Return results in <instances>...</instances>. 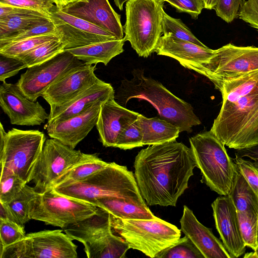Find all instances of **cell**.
Returning a JSON list of instances; mask_svg holds the SVG:
<instances>
[{"label": "cell", "instance_id": "obj_25", "mask_svg": "<svg viewBox=\"0 0 258 258\" xmlns=\"http://www.w3.org/2000/svg\"><path fill=\"white\" fill-rule=\"evenodd\" d=\"M49 20L48 14L38 11L0 4V40Z\"/></svg>", "mask_w": 258, "mask_h": 258}, {"label": "cell", "instance_id": "obj_15", "mask_svg": "<svg viewBox=\"0 0 258 258\" xmlns=\"http://www.w3.org/2000/svg\"><path fill=\"white\" fill-rule=\"evenodd\" d=\"M64 50L117 39L113 35L84 20L71 15L55 5L49 14Z\"/></svg>", "mask_w": 258, "mask_h": 258}, {"label": "cell", "instance_id": "obj_50", "mask_svg": "<svg viewBox=\"0 0 258 258\" xmlns=\"http://www.w3.org/2000/svg\"><path fill=\"white\" fill-rule=\"evenodd\" d=\"M204 8L208 10L214 9L219 0H203Z\"/></svg>", "mask_w": 258, "mask_h": 258}, {"label": "cell", "instance_id": "obj_4", "mask_svg": "<svg viewBox=\"0 0 258 258\" xmlns=\"http://www.w3.org/2000/svg\"><path fill=\"white\" fill-rule=\"evenodd\" d=\"M122 85V89L128 95L125 98V102L132 98L147 100L157 110L161 118L177 126L180 132L190 133L194 126L201 123L190 104L173 95L161 83L145 77L139 72Z\"/></svg>", "mask_w": 258, "mask_h": 258}, {"label": "cell", "instance_id": "obj_44", "mask_svg": "<svg viewBox=\"0 0 258 258\" xmlns=\"http://www.w3.org/2000/svg\"><path fill=\"white\" fill-rule=\"evenodd\" d=\"M175 8L178 13L188 14L192 19L197 20L204 8L203 0H163Z\"/></svg>", "mask_w": 258, "mask_h": 258}, {"label": "cell", "instance_id": "obj_2", "mask_svg": "<svg viewBox=\"0 0 258 258\" xmlns=\"http://www.w3.org/2000/svg\"><path fill=\"white\" fill-rule=\"evenodd\" d=\"M215 87L221 93L222 103L212 132L231 149L258 144V71Z\"/></svg>", "mask_w": 258, "mask_h": 258}, {"label": "cell", "instance_id": "obj_26", "mask_svg": "<svg viewBox=\"0 0 258 258\" xmlns=\"http://www.w3.org/2000/svg\"><path fill=\"white\" fill-rule=\"evenodd\" d=\"M123 38L100 41L88 45L66 49L86 64L102 63L107 65L123 51Z\"/></svg>", "mask_w": 258, "mask_h": 258}, {"label": "cell", "instance_id": "obj_52", "mask_svg": "<svg viewBox=\"0 0 258 258\" xmlns=\"http://www.w3.org/2000/svg\"><path fill=\"white\" fill-rule=\"evenodd\" d=\"M244 257H256V255L254 251L245 254Z\"/></svg>", "mask_w": 258, "mask_h": 258}, {"label": "cell", "instance_id": "obj_23", "mask_svg": "<svg viewBox=\"0 0 258 258\" xmlns=\"http://www.w3.org/2000/svg\"><path fill=\"white\" fill-rule=\"evenodd\" d=\"M180 230L188 237L205 258H231L223 243L211 229L201 224L186 206L180 220Z\"/></svg>", "mask_w": 258, "mask_h": 258}, {"label": "cell", "instance_id": "obj_1", "mask_svg": "<svg viewBox=\"0 0 258 258\" xmlns=\"http://www.w3.org/2000/svg\"><path fill=\"white\" fill-rule=\"evenodd\" d=\"M196 167L191 148L174 141L141 150L134 162L135 177L148 205L175 207Z\"/></svg>", "mask_w": 258, "mask_h": 258}, {"label": "cell", "instance_id": "obj_43", "mask_svg": "<svg viewBox=\"0 0 258 258\" xmlns=\"http://www.w3.org/2000/svg\"><path fill=\"white\" fill-rule=\"evenodd\" d=\"M27 68L25 63L21 59L7 56L0 54V81L17 75L19 72Z\"/></svg>", "mask_w": 258, "mask_h": 258}, {"label": "cell", "instance_id": "obj_42", "mask_svg": "<svg viewBox=\"0 0 258 258\" xmlns=\"http://www.w3.org/2000/svg\"><path fill=\"white\" fill-rule=\"evenodd\" d=\"M246 180L258 196V166L243 158L235 156L233 159Z\"/></svg>", "mask_w": 258, "mask_h": 258}, {"label": "cell", "instance_id": "obj_10", "mask_svg": "<svg viewBox=\"0 0 258 258\" xmlns=\"http://www.w3.org/2000/svg\"><path fill=\"white\" fill-rule=\"evenodd\" d=\"M45 141V134L38 130H9L4 150L0 152L1 168L12 171L27 183L30 182Z\"/></svg>", "mask_w": 258, "mask_h": 258}, {"label": "cell", "instance_id": "obj_30", "mask_svg": "<svg viewBox=\"0 0 258 258\" xmlns=\"http://www.w3.org/2000/svg\"><path fill=\"white\" fill-rule=\"evenodd\" d=\"M228 196L237 212L258 213V196L238 169Z\"/></svg>", "mask_w": 258, "mask_h": 258}, {"label": "cell", "instance_id": "obj_38", "mask_svg": "<svg viewBox=\"0 0 258 258\" xmlns=\"http://www.w3.org/2000/svg\"><path fill=\"white\" fill-rule=\"evenodd\" d=\"M24 226L10 220H0L1 250L26 237Z\"/></svg>", "mask_w": 258, "mask_h": 258}, {"label": "cell", "instance_id": "obj_36", "mask_svg": "<svg viewBox=\"0 0 258 258\" xmlns=\"http://www.w3.org/2000/svg\"><path fill=\"white\" fill-rule=\"evenodd\" d=\"M0 202L7 203L12 201L27 184L12 171L1 168Z\"/></svg>", "mask_w": 258, "mask_h": 258}, {"label": "cell", "instance_id": "obj_8", "mask_svg": "<svg viewBox=\"0 0 258 258\" xmlns=\"http://www.w3.org/2000/svg\"><path fill=\"white\" fill-rule=\"evenodd\" d=\"M112 230L128 244L154 258L161 251L177 243L181 230L159 218L152 219H123L111 215Z\"/></svg>", "mask_w": 258, "mask_h": 258}, {"label": "cell", "instance_id": "obj_29", "mask_svg": "<svg viewBox=\"0 0 258 258\" xmlns=\"http://www.w3.org/2000/svg\"><path fill=\"white\" fill-rule=\"evenodd\" d=\"M108 163L96 154H83L82 158L65 171L54 182L52 187L83 181L105 167Z\"/></svg>", "mask_w": 258, "mask_h": 258}, {"label": "cell", "instance_id": "obj_19", "mask_svg": "<svg viewBox=\"0 0 258 258\" xmlns=\"http://www.w3.org/2000/svg\"><path fill=\"white\" fill-rule=\"evenodd\" d=\"M61 10L101 28L117 39L123 38L120 15L113 10L108 0H81Z\"/></svg>", "mask_w": 258, "mask_h": 258}, {"label": "cell", "instance_id": "obj_7", "mask_svg": "<svg viewBox=\"0 0 258 258\" xmlns=\"http://www.w3.org/2000/svg\"><path fill=\"white\" fill-rule=\"evenodd\" d=\"M62 229L83 243L88 258H123L130 248L121 237L113 234L111 214L100 208L95 214Z\"/></svg>", "mask_w": 258, "mask_h": 258}, {"label": "cell", "instance_id": "obj_45", "mask_svg": "<svg viewBox=\"0 0 258 258\" xmlns=\"http://www.w3.org/2000/svg\"><path fill=\"white\" fill-rule=\"evenodd\" d=\"M0 4L33 9L48 15L55 5L52 0H0Z\"/></svg>", "mask_w": 258, "mask_h": 258}, {"label": "cell", "instance_id": "obj_51", "mask_svg": "<svg viewBox=\"0 0 258 258\" xmlns=\"http://www.w3.org/2000/svg\"><path fill=\"white\" fill-rule=\"evenodd\" d=\"M128 0H113L115 5L120 10H123V6Z\"/></svg>", "mask_w": 258, "mask_h": 258}, {"label": "cell", "instance_id": "obj_53", "mask_svg": "<svg viewBox=\"0 0 258 258\" xmlns=\"http://www.w3.org/2000/svg\"><path fill=\"white\" fill-rule=\"evenodd\" d=\"M255 253V255H256V258H258V247L257 248V249H256L255 251H254Z\"/></svg>", "mask_w": 258, "mask_h": 258}, {"label": "cell", "instance_id": "obj_21", "mask_svg": "<svg viewBox=\"0 0 258 258\" xmlns=\"http://www.w3.org/2000/svg\"><path fill=\"white\" fill-rule=\"evenodd\" d=\"M103 103H96L82 113L64 120L46 124L44 127L48 135L75 149L96 126Z\"/></svg>", "mask_w": 258, "mask_h": 258}, {"label": "cell", "instance_id": "obj_37", "mask_svg": "<svg viewBox=\"0 0 258 258\" xmlns=\"http://www.w3.org/2000/svg\"><path fill=\"white\" fill-rule=\"evenodd\" d=\"M155 258H205L191 240L185 235L178 241L159 252Z\"/></svg>", "mask_w": 258, "mask_h": 258}, {"label": "cell", "instance_id": "obj_11", "mask_svg": "<svg viewBox=\"0 0 258 258\" xmlns=\"http://www.w3.org/2000/svg\"><path fill=\"white\" fill-rule=\"evenodd\" d=\"M73 240L61 230L31 233L3 248L0 258H76L77 246Z\"/></svg>", "mask_w": 258, "mask_h": 258}, {"label": "cell", "instance_id": "obj_3", "mask_svg": "<svg viewBox=\"0 0 258 258\" xmlns=\"http://www.w3.org/2000/svg\"><path fill=\"white\" fill-rule=\"evenodd\" d=\"M52 188L60 195L93 205L100 198L118 197L147 205L133 172L115 162L108 163L105 167L83 181Z\"/></svg>", "mask_w": 258, "mask_h": 258}, {"label": "cell", "instance_id": "obj_34", "mask_svg": "<svg viewBox=\"0 0 258 258\" xmlns=\"http://www.w3.org/2000/svg\"><path fill=\"white\" fill-rule=\"evenodd\" d=\"M237 212L243 241L246 246L255 251L258 247V213Z\"/></svg>", "mask_w": 258, "mask_h": 258}, {"label": "cell", "instance_id": "obj_40", "mask_svg": "<svg viewBox=\"0 0 258 258\" xmlns=\"http://www.w3.org/2000/svg\"><path fill=\"white\" fill-rule=\"evenodd\" d=\"M245 2V0H219L214 10L217 16L229 23L239 17Z\"/></svg>", "mask_w": 258, "mask_h": 258}, {"label": "cell", "instance_id": "obj_35", "mask_svg": "<svg viewBox=\"0 0 258 258\" xmlns=\"http://www.w3.org/2000/svg\"><path fill=\"white\" fill-rule=\"evenodd\" d=\"M162 33L169 34L178 39L206 47L191 32L180 19L173 18L164 11L162 20Z\"/></svg>", "mask_w": 258, "mask_h": 258}, {"label": "cell", "instance_id": "obj_9", "mask_svg": "<svg viewBox=\"0 0 258 258\" xmlns=\"http://www.w3.org/2000/svg\"><path fill=\"white\" fill-rule=\"evenodd\" d=\"M99 208L91 203L63 196L52 187L37 193L31 201V219L60 227L77 223L95 214Z\"/></svg>", "mask_w": 258, "mask_h": 258}, {"label": "cell", "instance_id": "obj_14", "mask_svg": "<svg viewBox=\"0 0 258 258\" xmlns=\"http://www.w3.org/2000/svg\"><path fill=\"white\" fill-rule=\"evenodd\" d=\"M84 64L73 54L64 50L46 61L27 68L16 84L25 97L36 101L51 84Z\"/></svg>", "mask_w": 258, "mask_h": 258}, {"label": "cell", "instance_id": "obj_5", "mask_svg": "<svg viewBox=\"0 0 258 258\" xmlns=\"http://www.w3.org/2000/svg\"><path fill=\"white\" fill-rule=\"evenodd\" d=\"M189 141L204 182L219 195H228L238 168L225 145L211 130L199 133Z\"/></svg>", "mask_w": 258, "mask_h": 258}, {"label": "cell", "instance_id": "obj_39", "mask_svg": "<svg viewBox=\"0 0 258 258\" xmlns=\"http://www.w3.org/2000/svg\"><path fill=\"white\" fill-rule=\"evenodd\" d=\"M142 140L143 134L137 119L123 131L115 148L129 150L142 147Z\"/></svg>", "mask_w": 258, "mask_h": 258}, {"label": "cell", "instance_id": "obj_31", "mask_svg": "<svg viewBox=\"0 0 258 258\" xmlns=\"http://www.w3.org/2000/svg\"><path fill=\"white\" fill-rule=\"evenodd\" d=\"M59 39L56 33L35 36L14 41L0 46V54L18 57L36 47L50 41Z\"/></svg>", "mask_w": 258, "mask_h": 258}, {"label": "cell", "instance_id": "obj_46", "mask_svg": "<svg viewBox=\"0 0 258 258\" xmlns=\"http://www.w3.org/2000/svg\"><path fill=\"white\" fill-rule=\"evenodd\" d=\"M239 18L258 31V0H247L240 12Z\"/></svg>", "mask_w": 258, "mask_h": 258}, {"label": "cell", "instance_id": "obj_22", "mask_svg": "<svg viewBox=\"0 0 258 258\" xmlns=\"http://www.w3.org/2000/svg\"><path fill=\"white\" fill-rule=\"evenodd\" d=\"M140 114L120 105L111 97L102 104L96 125L99 140L106 147H115L123 131L136 121Z\"/></svg>", "mask_w": 258, "mask_h": 258}, {"label": "cell", "instance_id": "obj_6", "mask_svg": "<svg viewBox=\"0 0 258 258\" xmlns=\"http://www.w3.org/2000/svg\"><path fill=\"white\" fill-rule=\"evenodd\" d=\"M163 0H128L125 3L124 41H128L139 56L155 52L162 33Z\"/></svg>", "mask_w": 258, "mask_h": 258}, {"label": "cell", "instance_id": "obj_41", "mask_svg": "<svg viewBox=\"0 0 258 258\" xmlns=\"http://www.w3.org/2000/svg\"><path fill=\"white\" fill-rule=\"evenodd\" d=\"M56 33L55 28L50 20L35 26L9 38L0 40V46L14 41L48 33Z\"/></svg>", "mask_w": 258, "mask_h": 258}, {"label": "cell", "instance_id": "obj_17", "mask_svg": "<svg viewBox=\"0 0 258 258\" xmlns=\"http://www.w3.org/2000/svg\"><path fill=\"white\" fill-rule=\"evenodd\" d=\"M95 66L84 64L76 68L51 84L41 97L50 109L62 106L98 81Z\"/></svg>", "mask_w": 258, "mask_h": 258}, {"label": "cell", "instance_id": "obj_47", "mask_svg": "<svg viewBox=\"0 0 258 258\" xmlns=\"http://www.w3.org/2000/svg\"><path fill=\"white\" fill-rule=\"evenodd\" d=\"M235 155V156L241 158L248 157L258 166V144L243 149L236 150Z\"/></svg>", "mask_w": 258, "mask_h": 258}, {"label": "cell", "instance_id": "obj_18", "mask_svg": "<svg viewBox=\"0 0 258 258\" xmlns=\"http://www.w3.org/2000/svg\"><path fill=\"white\" fill-rule=\"evenodd\" d=\"M216 228L222 243L231 256L237 258L245 251L236 209L227 196L218 197L212 204Z\"/></svg>", "mask_w": 258, "mask_h": 258}, {"label": "cell", "instance_id": "obj_28", "mask_svg": "<svg viewBox=\"0 0 258 258\" xmlns=\"http://www.w3.org/2000/svg\"><path fill=\"white\" fill-rule=\"evenodd\" d=\"M94 205L123 219H152L156 218L147 205L144 206L118 197L97 199Z\"/></svg>", "mask_w": 258, "mask_h": 258}, {"label": "cell", "instance_id": "obj_16", "mask_svg": "<svg viewBox=\"0 0 258 258\" xmlns=\"http://www.w3.org/2000/svg\"><path fill=\"white\" fill-rule=\"evenodd\" d=\"M0 106L12 124L40 125L49 116L39 102L29 99L16 84L6 81L0 86Z\"/></svg>", "mask_w": 258, "mask_h": 258}, {"label": "cell", "instance_id": "obj_32", "mask_svg": "<svg viewBox=\"0 0 258 258\" xmlns=\"http://www.w3.org/2000/svg\"><path fill=\"white\" fill-rule=\"evenodd\" d=\"M65 46L59 40L46 42L20 56L29 68L46 61L64 50Z\"/></svg>", "mask_w": 258, "mask_h": 258}, {"label": "cell", "instance_id": "obj_48", "mask_svg": "<svg viewBox=\"0 0 258 258\" xmlns=\"http://www.w3.org/2000/svg\"><path fill=\"white\" fill-rule=\"evenodd\" d=\"M0 220L16 222V219L6 203L0 202Z\"/></svg>", "mask_w": 258, "mask_h": 258}, {"label": "cell", "instance_id": "obj_20", "mask_svg": "<svg viewBox=\"0 0 258 258\" xmlns=\"http://www.w3.org/2000/svg\"><path fill=\"white\" fill-rule=\"evenodd\" d=\"M155 52L173 58L183 67L203 75V64L214 56L215 50L167 34L160 37Z\"/></svg>", "mask_w": 258, "mask_h": 258}, {"label": "cell", "instance_id": "obj_24", "mask_svg": "<svg viewBox=\"0 0 258 258\" xmlns=\"http://www.w3.org/2000/svg\"><path fill=\"white\" fill-rule=\"evenodd\" d=\"M113 97L114 91L111 84L100 79L68 103L50 109L46 124L67 119Z\"/></svg>", "mask_w": 258, "mask_h": 258}, {"label": "cell", "instance_id": "obj_49", "mask_svg": "<svg viewBox=\"0 0 258 258\" xmlns=\"http://www.w3.org/2000/svg\"><path fill=\"white\" fill-rule=\"evenodd\" d=\"M56 7L60 9H63L67 6H68L73 3L81 0H52Z\"/></svg>", "mask_w": 258, "mask_h": 258}, {"label": "cell", "instance_id": "obj_13", "mask_svg": "<svg viewBox=\"0 0 258 258\" xmlns=\"http://www.w3.org/2000/svg\"><path fill=\"white\" fill-rule=\"evenodd\" d=\"M83 154L55 139L46 140L30 178L36 190L42 193L52 187L55 180L78 162Z\"/></svg>", "mask_w": 258, "mask_h": 258}, {"label": "cell", "instance_id": "obj_27", "mask_svg": "<svg viewBox=\"0 0 258 258\" xmlns=\"http://www.w3.org/2000/svg\"><path fill=\"white\" fill-rule=\"evenodd\" d=\"M137 120L143 134V146L174 141L179 136V128L160 117L147 118L140 114Z\"/></svg>", "mask_w": 258, "mask_h": 258}, {"label": "cell", "instance_id": "obj_12", "mask_svg": "<svg viewBox=\"0 0 258 258\" xmlns=\"http://www.w3.org/2000/svg\"><path fill=\"white\" fill-rule=\"evenodd\" d=\"M258 71V47L238 46L228 43L215 50L203 64V76L215 86Z\"/></svg>", "mask_w": 258, "mask_h": 258}, {"label": "cell", "instance_id": "obj_33", "mask_svg": "<svg viewBox=\"0 0 258 258\" xmlns=\"http://www.w3.org/2000/svg\"><path fill=\"white\" fill-rule=\"evenodd\" d=\"M37 193L34 187L26 184L16 197L6 203L17 223L24 225L31 220L29 215L30 203Z\"/></svg>", "mask_w": 258, "mask_h": 258}]
</instances>
